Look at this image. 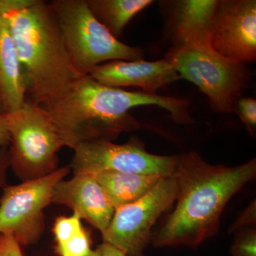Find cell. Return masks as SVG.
<instances>
[{"mask_svg": "<svg viewBox=\"0 0 256 256\" xmlns=\"http://www.w3.org/2000/svg\"><path fill=\"white\" fill-rule=\"evenodd\" d=\"M142 106L165 109L178 124L194 122L184 99L108 86L89 76L79 77L64 95L42 107L65 146L74 150L85 142H112L122 132L140 129L130 110Z\"/></svg>", "mask_w": 256, "mask_h": 256, "instance_id": "1", "label": "cell"}, {"mask_svg": "<svg viewBox=\"0 0 256 256\" xmlns=\"http://www.w3.org/2000/svg\"><path fill=\"white\" fill-rule=\"evenodd\" d=\"M176 206L151 242L156 247L196 248L214 236L228 202L256 176V159L235 166L206 162L196 152L178 156Z\"/></svg>", "mask_w": 256, "mask_h": 256, "instance_id": "2", "label": "cell"}, {"mask_svg": "<svg viewBox=\"0 0 256 256\" xmlns=\"http://www.w3.org/2000/svg\"><path fill=\"white\" fill-rule=\"evenodd\" d=\"M28 88V99L41 106L64 95L82 76L74 69L50 3L0 0Z\"/></svg>", "mask_w": 256, "mask_h": 256, "instance_id": "3", "label": "cell"}, {"mask_svg": "<svg viewBox=\"0 0 256 256\" xmlns=\"http://www.w3.org/2000/svg\"><path fill=\"white\" fill-rule=\"evenodd\" d=\"M50 3L70 62L82 76L90 75L102 62L144 58L140 47L120 42L98 21L87 0H54Z\"/></svg>", "mask_w": 256, "mask_h": 256, "instance_id": "4", "label": "cell"}, {"mask_svg": "<svg viewBox=\"0 0 256 256\" xmlns=\"http://www.w3.org/2000/svg\"><path fill=\"white\" fill-rule=\"evenodd\" d=\"M4 116L10 166L16 176L28 181L58 169V152L65 144L46 111L26 98L20 108Z\"/></svg>", "mask_w": 256, "mask_h": 256, "instance_id": "5", "label": "cell"}, {"mask_svg": "<svg viewBox=\"0 0 256 256\" xmlns=\"http://www.w3.org/2000/svg\"><path fill=\"white\" fill-rule=\"evenodd\" d=\"M180 78L196 86L220 114L236 112L237 101L248 88L252 74L246 65L224 58L210 46L176 48L165 56Z\"/></svg>", "mask_w": 256, "mask_h": 256, "instance_id": "6", "label": "cell"}, {"mask_svg": "<svg viewBox=\"0 0 256 256\" xmlns=\"http://www.w3.org/2000/svg\"><path fill=\"white\" fill-rule=\"evenodd\" d=\"M70 170L68 165L20 184L5 185L0 198V234L12 237L20 246L36 244L44 232V210L52 203L56 184Z\"/></svg>", "mask_w": 256, "mask_h": 256, "instance_id": "7", "label": "cell"}, {"mask_svg": "<svg viewBox=\"0 0 256 256\" xmlns=\"http://www.w3.org/2000/svg\"><path fill=\"white\" fill-rule=\"evenodd\" d=\"M178 192L174 176H165L142 198L116 208L108 227L102 234L104 242L117 248L126 256H144L151 242L152 228L174 203Z\"/></svg>", "mask_w": 256, "mask_h": 256, "instance_id": "8", "label": "cell"}, {"mask_svg": "<svg viewBox=\"0 0 256 256\" xmlns=\"http://www.w3.org/2000/svg\"><path fill=\"white\" fill-rule=\"evenodd\" d=\"M74 150L75 154L69 166L74 174L119 172L172 176L180 156L151 154L136 138L126 144L110 141L82 143Z\"/></svg>", "mask_w": 256, "mask_h": 256, "instance_id": "9", "label": "cell"}, {"mask_svg": "<svg viewBox=\"0 0 256 256\" xmlns=\"http://www.w3.org/2000/svg\"><path fill=\"white\" fill-rule=\"evenodd\" d=\"M210 46L234 62H256V0H218Z\"/></svg>", "mask_w": 256, "mask_h": 256, "instance_id": "10", "label": "cell"}, {"mask_svg": "<svg viewBox=\"0 0 256 256\" xmlns=\"http://www.w3.org/2000/svg\"><path fill=\"white\" fill-rule=\"evenodd\" d=\"M52 203L70 208L94 228L104 233L108 227L114 208L94 175L76 174L56 184Z\"/></svg>", "mask_w": 256, "mask_h": 256, "instance_id": "11", "label": "cell"}, {"mask_svg": "<svg viewBox=\"0 0 256 256\" xmlns=\"http://www.w3.org/2000/svg\"><path fill=\"white\" fill-rule=\"evenodd\" d=\"M89 76L108 86H136L142 92L156 94L161 88L180 80V76L166 60H116L96 66Z\"/></svg>", "mask_w": 256, "mask_h": 256, "instance_id": "12", "label": "cell"}, {"mask_svg": "<svg viewBox=\"0 0 256 256\" xmlns=\"http://www.w3.org/2000/svg\"><path fill=\"white\" fill-rule=\"evenodd\" d=\"M218 0L169 2L168 32L176 48L210 46Z\"/></svg>", "mask_w": 256, "mask_h": 256, "instance_id": "13", "label": "cell"}, {"mask_svg": "<svg viewBox=\"0 0 256 256\" xmlns=\"http://www.w3.org/2000/svg\"><path fill=\"white\" fill-rule=\"evenodd\" d=\"M0 98L3 114L20 108L28 88L8 20L0 11Z\"/></svg>", "mask_w": 256, "mask_h": 256, "instance_id": "14", "label": "cell"}, {"mask_svg": "<svg viewBox=\"0 0 256 256\" xmlns=\"http://www.w3.org/2000/svg\"><path fill=\"white\" fill-rule=\"evenodd\" d=\"M92 175L104 188L114 210L142 198L165 178L119 172H102Z\"/></svg>", "mask_w": 256, "mask_h": 256, "instance_id": "15", "label": "cell"}, {"mask_svg": "<svg viewBox=\"0 0 256 256\" xmlns=\"http://www.w3.org/2000/svg\"><path fill=\"white\" fill-rule=\"evenodd\" d=\"M153 2L152 0H87L92 14L116 38L133 16Z\"/></svg>", "mask_w": 256, "mask_h": 256, "instance_id": "16", "label": "cell"}, {"mask_svg": "<svg viewBox=\"0 0 256 256\" xmlns=\"http://www.w3.org/2000/svg\"><path fill=\"white\" fill-rule=\"evenodd\" d=\"M82 218L76 214L60 216L54 224L55 250L60 256H92L90 236L82 226Z\"/></svg>", "mask_w": 256, "mask_h": 256, "instance_id": "17", "label": "cell"}, {"mask_svg": "<svg viewBox=\"0 0 256 256\" xmlns=\"http://www.w3.org/2000/svg\"><path fill=\"white\" fill-rule=\"evenodd\" d=\"M230 246L232 256H256V232L252 228H244L236 232Z\"/></svg>", "mask_w": 256, "mask_h": 256, "instance_id": "18", "label": "cell"}, {"mask_svg": "<svg viewBox=\"0 0 256 256\" xmlns=\"http://www.w3.org/2000/svg\"><path fill=\"white\" fill-rule=\"evenodd\" d=\"M249 132L254 134L256 128V100L252 98H240L236 102V112Z\"/></svg>", "mask_w": 256, "mask_h": 256, "instance_id": "19", "label": "cell"}, {"mask_svg": "<svg viewBox=\"0 0 256 256\" xmlns=\"http://www.w3.org/2000/svg\"><path fill=\"white\" fill-rule=\"evenodd\" d=\"M256 222V200L252 201L246 208L238 216L237 220L232 224L228 229V233L238 232L240 229L246 228L248 226H255Z\"/></svg>", "mask_w": 256, "mask_h": 256, "instance_id": "20", "label": "cell"}, {"mask_svg": "<svg viewBox=\"0 0 256 256\" xmlns=\"http://www.w3.org/2000/svg\"><path fill=\"white\" fill-rule=\"evenodd\" d=\"M0 256H24L21 246L12 237L0 234Z\"/></svg>", "mask_w": 256, "mask_h": 256, "instance_id": "21", "label": "cell"}, {"mask_svg": "<svg viewBox=\"0 0 256 256\" xmlns=\"http://www.w3.org/2000/svg\"><path fill=\"white\" fill-rule=\"evenodd\" d=\"M10 168L9 146L0 149V188L6 185V172Z\"/></svg>", "mask_w": 256, "mask_h": 256, "instance_id": "22", "label": "cell"}, {"mask_svg": "<svg viewBox=\"0 0 256 256\" xmlns=\"http://www.w3.org/2000/svg\"><path fill=\"white\" fill-rule=\"evenodd\" d=\"M92 256H126V254L114 246L102 242L94 250Z\"/></svg>", "mask_w": 256, "mask_h": 256, "instance_id": "23", "label": "cell"}, {"mask_svg": "<svg viewBox=\"0 0 256 256\" xmlns=\"http://www.w3.org/2000/svg\"><path fill=\"white\" fill-rule=\"evenodd\" d=\"M10 140L6 118L4 114H0V149L4 146H9Z\"/></svg>", "mask_w": 256, "mask_h": 256, "instance_id": "24", "label": "cell"}, {"mask_svg": "<svg viewBox=\"0 0 256 256\" xmlns=\"http://www.w3.org/2000/svg\"><path fill=\"white\" fill-rule=\"evenodd\" d=\"M0 114H3L1 98H0Z\"/></svg>", "mask_w": 256, "mask_h": 256, "instance_id": "25", "label": "cell"}]
</instances>
